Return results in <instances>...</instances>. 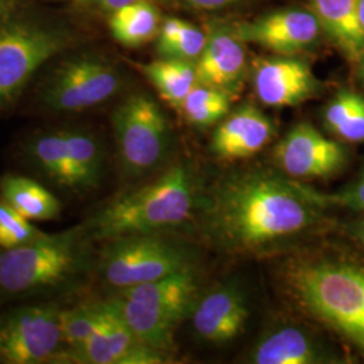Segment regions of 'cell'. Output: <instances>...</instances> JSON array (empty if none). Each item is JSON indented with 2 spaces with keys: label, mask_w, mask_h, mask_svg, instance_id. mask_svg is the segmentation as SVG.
Here are the masks:
<instances>
[{
  "label": "cell",
  "mask_w": 364,
  "mask_h": 364,
  "mask_svg": "<svg viewBox=\"0 0 364 364\" xmlns=\"http://www.w3.org/2000/svg\"><path fill=\"white\" fill-rule=\"evenodd\" d=\"M320 207L313 191L270 173H247L221 185L212 223L225 245L254 250L306 231L318 219Z\"/></svg>",
  "instance_id": "1"
},
{
  "label": "cell",
  "mask_w": 364,
  "mask_h": 364,
  "mask_svg": "<svg viewBox=\"0 0 364 364\" xmlns=\"http://www.w3.org/2000/svg\"><path fill=\"white\" fill-rule=\"evenodd\" d=\"M193 181L185 166H173L142 188L122 196L102 209L92 220L96 237L115 240L186 220L193 208Z\"/></svg>",
  "instance_id": "2"
},
{
  "label": "cell",
  "mask_w": 364,
  "mask_h": 364,
  "mask_svg": "<svg viewBox=\"0 0 364 364\" xmlns=\"http://www.w3.org/2000/svg\"><path fill=\"white\" fill-rule=\"evenodd\" d=\"M299 302L364 353V267L347 262L306 264L291 274Z\"/></svg>",
  "instance_id": "3"
},
{
  "label": "cell",
  "mask_w": 364,
  "mask_h": 364,
  "mask_svg": "<svg viewBox=\"0 0 364 364\" xmlns=\"http://www.w3.org/2000/svg\"><path fill=\"white\" fill-rule=\"evenodd\" d=\"M77 230L46 235L0 252V289L25 294L58 287L77 272L81 260Z\"/></svg>",
  "instance_id": "4"
},
{
  "label": "cell",
  "mask_w": 364,
  "mask_h": 364,
  "mask_svg": "<svg viewBox=\"0 0 364 364\" xmlns=\"http://www.w3.org/2000/svg\"><path fill=\"white\" fill-rule=\"evenodd\" d=\"M117 154L129 176L156 169L169 147L168 120L156 102L144 93L132 95L112 117Z\"/></svg>",
  "instance_id": "5"
},
{
  "label": "cell",
  "mask_w": 364,
  "mask_h": 364,
  "mask_svg": "<svg viewBox=\"0 0 364 364\" xmlns=\"http://www.w3.org/2000/svg\"><path fill=\"white\" fill-rule=\"evenodd\" d=\"M69 45L65 31L36 22L0 26V105H10L27 82Z\"/></svg>",
  "instance_id": "6"
},
{
  "label": "cell",
  "mask_w": 364,
  "mask_h": 364,
  "mask_svg": "<svg viewBox=\"0 0 364 364\" xmlns=\"http://www.w3.org/2000/svg\"><path fill=\"white\" fill-rule=\"evenodd\" d=\"M189 267L181 247L153 234L134 235L112 240L105 250L102 273L120 289L156 281Z\"/></svg>",
  "instance_id": "7"
},
{
  "label": "cell",
  "mask_w": 364,
  "mask_h": 364,
  "mask_svg": "<svg viewBox=\"0 0 364 364\" xmlns=\"http://www.w3.org/2000/svg\"><path fill=\"white\" fill-rule=\"evenodd\" d=\"M117 69L96 57H75L58 66L43 85L42 102L55 112H80L102 105L120 88Z\"/></svg>",
  "instance_id": "8"
},
{
  "label": "cell",
  "mask_w": 364,
  "mask_h": 364,
  "mask_svg": "<svg viewBox=\"0 0 364 364\" xmlns=\"http://www.w3.org/2000/svg\"><path fill=\"white\" fill-rule=\"evenodd\" d=\"M61 311L53 305L27 306L11 314L0 331V358L10 364L45 363L63 340Z\"/></svg>",
  "instance_id": "9"
},
{
  "label": "cell",
  "mask_w": 364,
  "mask_h": 364,
  "mask_svg": "<svg viewBox=\"0 0 364 364\" xmlns=\"http://www.w3.org/2000/svg\"><path fill=\"white\" fill-rule=\"evenodd\" d=\"M274 159L293 178L321 180L344 169L348 153L343 144L326 138L312 124L299 123L275 146Z\"/></svg>",
  "instance_id": "10"
},
{
  "label": "cell",
  "mask_w": 364,
  "mask_h": 364,
  "mask_svg": "<svg viewBox=\"0 0 364 364\" xmlns=\"http://www.w3.org/2000/svg\"><path fill=\"white\" fill-rule=\"evenodd\" d=\"M70 359L85 364H156L164 362V353L135 338L109 301H105L100 302V318L91 338L70 353Z\"/></svg>",
  "instance_id": "11"
},
{
  "label": "cell",
  "mask_w": 364,
  "mask_h": 364,
  "mask_svg": "<svg viewBox=\"0 0 364 364\" xmlns=\"http://www.w3.org/2000/svg\"><path fill=\"white\" fill-rule=\"evenodd\" d=\"M234 31L245 43H255L285 55L311 48L323 33L316 15L299 9L282 10L251 22L236 23Z\"/></svg>",
  "instance_id": "12"
},
{
  "label": "cell",
  "mask_w": 364,
  "mask_h": 364,
  "mask_svg": "<svg viewBox=\"0 0 364 364\" xmlns=\"http://www.w3.org/2000/svg\"><path fill=\"white\" fill-rule=\"evenodd\" d=\"M320 84L311 66L291 57L262 60L254 73V90L263 105L294 107L317 93Z\"/></svg>",
  "instance_id": "13"
},
{
  "label": "cell",
  "mask_w": 364,
  "mask_h": 364,
  "mask_svg": "<svg viewBox=\"0 0 364 364\" xmlns=\"http://www.w3.org/2000/svg\"><path fill=\"white\" fill-rule=\"evenodd\" d=\"M234 30H212L201 55L195 61L198 84L232 95L239 91L246 73V50Z\"/></svg>",
  "instance_id": "14"
},
{
  "label": "cell",
  "mask_w": 364,
  "mask_h": 364,
  "mask_svg": "<svg viewBox=\"0 0 364 364\" xmlns=\"http://www.w3.org/2000/svg\"><path fill=\"white\" fill-rule=\"evenodd\" d=\"M273 135V122L257 107L243 105L216 129L210 147L221 159H243L260 151Z\"/></svg>",
  "instance_id": "15"
},
{
  "label": "cell",
  "mask_w": 364,
  "mask_h": 364,
  "mask_svg": "<svg viewBox=\"0 0 364 364\" xmlns=\"http://www.w3.org/2000/svg\"><path fill=\"white\" fill-rule=\"evenodd\" d=\"M248 311L240 293L219 287L201 299L193 312V326L200 338L210 343H227L245 329Z\"/></svg>",
  "instance_id": "16"
},
{
  "label": "cell",
  "mask_w": 364,
  "mask_h": 364,
  "mask_svg": "<svg viewBox=\"0 0 364 364\" xmlns=\"http://www.w3.org/2000/svg\"><path fill=\"white\" fill-rule=\"evenodd\" d=\"M311 11L338 52L355 64L364 53L358 0H311Z\"/></svg>",
  "instance_id": "17"
},
{
  "label": "cell",
  "mask_w": 364,
  "mask_h": 364,
  "mask_svg": "<svg viewBox=\"0 0 364 364\" xmlns=\"http://www.w3.org/2000/svg\"><path fill=\"white\" fill-rule=\"evenodd\" d=\"M197 285L189 267L142 285L120 289L119 294L183 318L192 309Z\"/></svg>",
  "instance_id": "18"
},
{
  "label": "cell",
  "mask_w": 364,
  "mask_h": 364,
  "mask_svg": "<svg viewBox=\"0 0 364 364\" xmlns=\"http://www.w3.org/2000/svg\"><path fill=\"white\" fill-rule=\"evenodd\" d=\"M123 321L142 344L156 351L169 350L176 326L181 318L142 302L126 299L120 294L109 299Z\"/></svg>",
  "instance_id": "19"
},
{
  "label": "cell",
  "mask_w": 364,
  "mask_h": 364,
  "mask_svg": "<svg viewBox=\"0 0 364 364\" xmlns=\"http://www.w3.org/2000/svg\"><path fill=\"white\" fill-rule=\"evenodd\" d=\"M255 364H317L326 362L320 347L304 331L285 326L272 332L255 347Z\"/></svg>",
  "instance_id": "20"
},
{
  "label": "cell",
  "mask_w": 364,
  "mask_h": 364,
  "mask_svg": "<svg viewBox=\"0 0 364 364\" xmlns=\"http://www.w3.org/2000/svg\"><path fill=\"white\" fill-rule=\"evenodd\" d=\"M1 198L27 220L55 219L61 204L38 182L18 176H7L0 181Z\"/></svg>",
  "instance_id": "21"
},
{
  "label": "cell",
  "mask_w": 364,
  "mask_h": 364,
  "mask_svg": "<svg viewBox=\"0 0 364 364\" xmlns=\"http://www.w3.org/2000/svg\"><path fill=\"white\" fill-rule=\"evenodd\" d=\"M141 69L161 97L174 108H180L188 93L198 84L195 63L192 61L161 58L150 64H144Z\"/></svg>",
  "instance_id": "22"
},
{
  "label": "cell",
  "mask_w": 364,
  "mask_h": 364,
  "mask_svg": "<svg viewBox=\"0 0 364 364\" xmlns=\"http://www.w3.org/2000/svg\"><path fill=\"white\" fill-rule=\"evenodd\" d=\"M109 28L119 43L136 48L151 41L159 31V13L154 3L141 1L111 13Z\"/></svg>",
  "instance_id": "23"
},
{
  "label": "cell",
  "mask_w": 364,
  "mask_h": 364,
  "mask_svg": "<svg viewBox=\"0 0 364 364\" xmlns=\"http://www.w3.org/2000/svg\"><path fill=\"white\" fill-rule=\"evenodd\" d=\"M326 129L341 141L364 144V96L351 90L338 92L324 109Z\"/></svg>",
  "instance_id": "24"
},
{
  "label": "cell",
  "mask_w": 364,
  "mask_h": 364,
  "mask_svg": "<svg viewBox=\"0 0 364 364\" xmlns=\"http://www.w3.org/2000/svg\"><path fill=\"white\" fill-rule=\"evenodd\" d=\"M30 156L53 181L75 189L65 130L52 131L37 136L30 144Z\"/></svg>",
  "instance_id": "25"
},
{
  "label": "cell",
  "mask_w": 364,
  "mask_h": 364,
  "mask_svg": "<svg viewBox=\"0 0 364 364\" xmlns=\"http://www.w3.org/2000/svg\"><path fill=\"white\" fill-rule=\"evenodd\" d=\"M75 189L95 188L102 177L103 154L96 138L84 130H65Z\"/></svg>",
  "instance_id": "26"
},
{
  "label": "cell",
  "mask_w": 364,
  "mask_h": 364,
  "mask_svg": "<svg viewBox=\"0 0 364 364\" xmlns=\"http://www.w3.org/2000/svg\"><path fill=\"white\" fill-rule=\"evenodd\" d=\"M231 96L228 92L196 84L178 109L192 124L207 127L218 123L230 112Z\"/></svg>",
  "instance_id": "27"
},
{
  "label": "cell",
  "mask_w": 364,
  "mask_h": 364,
  "mask_svg": "<svg viewBox=\"0 0 364 364\" xmlns=\"http://www.w3.org/2000/svg\"><path fill=\"white\" fill-rule=\"evenodd\" d=\"M100 318V302L92 305H80L72 309L61 311L60 324L63 340L69 347V355L77 351L91 338Z\"/></svg>",
  "instance_id": "28"
},
{
  "label": "cell",
  "mask_w": 364,
  "mask_h": 364,
  "mask_svg": "<svg viewBox=\"0 0 364 364\" xmlns=\"http://www.w3.org/2000/svg\"><path fill=\"white\" fill-rule=\"evenodd\" d=\"M42 235L30 220L19 215L3 198L0 200V247H18Z\"/></svg>",
  "instance_id": "29"
},
{
  "label": "cell",
  "mask_w": 364,
  "mask_h": 364,
  "mask_svg": "<svg viewBox=\"0 0 364 364\" xmlns=\"http://www.w3.org/2000/svg\"><path fill=\"white\" fill-rule=\"evenodd\" d=\"M208 34L186 22L181 34L168 46L159 49L158 53L162 58H177L195 63L204 50Z\"/></svg>",
  "instance_id": "30"
},
{
  "label": "cell",
  "mask_w": 364,
  "mask_h": 364,
  "mask_svg": "<svg viewBox=\"0 0 364 364\" xmlns=\"http://www.w3.org/2000/svg\"><path fill=\"white\" fill-rule=\"evenodd\" d=\"M318 198L323 205H338L356 212H364V171L356 181L346 189L333 195L318 193Z\"/></svg>",
  "instance_id": "31"
},
{
  "label": "cell",
  "mask_w": 364,
  "mask_h": 364,
  "mask_svg": "<svg viewBox=\"0 0 364 364\" xmlns=\"http://www.w3.org/2000/svg\"><path fill=\"white\" fill-rule=\"evenodd\" d=\"M141 1L156 3V1H165V0H96L97 6L108 13H114V11H117V9H122L124 6L134 4V3H141Z\"/></svg>",
  "instance_id": "32"
},
{
  "label": "cell",
  "mask_w": 364,
  "mask_h": 364,
  "mask_svg": "<svg viewBox=\"0 0 364 364\" xmlns=\"http://www.w3.org/2000/svg\"><path fill=\"white\" fill-rule=\"evenodd\" d=\"M188 4L201 10H215L236 3L237 0H185Z\"/></svg>",
  "instance_id": "33"
},
{
  "label": "cell",
  "mask_w": 364,
  "mask_h": 364,
  "mask_svg": "<svg viewBox=\"0 0 364 364\" xmlns=\"http://www.w3.org/2000/svg\"><path fill=\"white\" fill-rule=\"evenodd\" d=\"M350 232L356 239V242L360 243L364 247V219L363 220L355 221L350 227Z\"/></svg>",
  "instance_id": "34"
},
{
  "label": "cell",
  "mask_w": 364,
  "mask_h": 364,
  "mask_svg": "<svg viewBox=\"0 0 364 364\" xmlns=\"http://www.w3.org/2000/svg\"><path fill=\"white\" fill-rule=\"evenodd\" d=\"M355 65H356V70H358V77L364 85V53L360 55V58L355 63Z\"/></svg>",
  "instance_id": "35"
},
{
  "label": "cell",
  "mask_w": 364,
  "mask_h": 364,
  "mask_svg": "<svg viewBox=\"0 0 364 364\" xmlns=\"http://www.w3.org/2000/svg\"><path fill=\"white\" fill-rule=\"evenodd\" d=\"M358 11H359V19L364 30V0H358Z\"/></svg>",
  "instance_id": "36"
},
{
  "label": "cell",
  "mask_w": 364,
  "mask_h": 364,
  "mask_svg": "<svg viewBox=\"0 0 364 364\" xmlns=\"http://www.w3.org/2000/svg\"><path fill=\"white\" fill-rule=\"evenodd\" d=\"M6 1H7V0H0V9H1V7H3V4H4V3H6Z\"/></svg>",
  "instance_id": "37"
}]
</instances>
